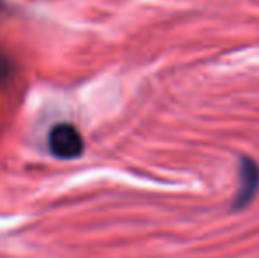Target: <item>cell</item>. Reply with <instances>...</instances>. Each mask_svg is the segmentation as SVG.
<instances>
[{"label":"cell","mask_w":259,"mask_h":258,"mask_svg":"<svg viewBox=\"0 0 259 258\" xmlns=\"http://www.w3.org/2000/svg\"><path fill=\"white\" fill-rule=\"evenodd\" d=\"M50 151L53 156L60 159H72L81 156L83 152V138L79 131L71 124H57L50 131L48 138Z\"/></svg>","instance_id":"1"},{"label":"cell","mask_w":259,"mask_h":258,"mask_svg":"<svg viewBox=\"0 0 259 258\" xmlns=\"http://www.w3.org/2000/svg\"><path fill=\"white\" fill-rule=\"evenodd\" d=\"M240 191L236 195L233 207L235 209H242L245 207L254 195L259 190V165L250 158H242V165H240Z\"/></svg>","instance_id":"2"},{"label":"cell","mask_w":259,"mask_h":258,"mask_svg":"<svg viewBox=\"0 0 259 258\" xmlns=\"http://www.w3.org/2000/svg\"><path fill=\"white\" fill-rule=\"evenodd\" d=\"M14 75V65L9 60V57H6L0 52V85L6 83L7 80H11V76Z\"/></svg>","instance_id":"3"}]
</instances>
